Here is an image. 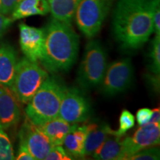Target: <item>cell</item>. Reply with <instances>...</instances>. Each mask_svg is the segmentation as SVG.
Masks as SVG:
<instances>
[{"mask_svg":"<svg viewBox=\"0 0 160 160\" xmlns=\"http://www.w3.org/2000/svg\"><path fill=\"white\" fill-rule=\"evenodd\" d=\"M45 50L40 63L53 74L68 71L77 62L79 37L72 25L52 19L45 27Z\"/></svg>","mask_w":160,"mask_h":160,"instance_id":"cell-2","label":"cell"},{"mask_svg":"<svg viewBox=\"0 0 160 160\" xmlns=\"http://www.w3.org/2000/svg\"><path fill=\"white\" fill-rule=\"evenodd\" d=\"M66 88L67 86L59 76H48L26 104V117L37 126L57 117Z\"/></svg>","mask_w":160,"mask_h":160,"instance_id":"cell-3","label":"cell"},{"mask_svg":"<svg viewBox=\"0 0 160 160\" xmlns=\"http://www.w3.org/2000/svg\"><path fill=\"white\" fill-rule=\"evenodd\" d=\"M19 148H18L17 154L15 156V159L17 160H34L33 157H32L28 148L25 140L21 136L19 135Z\"/></svg>","mask_w":160,"mask_h":160,"instance_id":"cell-25","label":"cell"},{"mask_svg":"<svg viewBox=\"0 0 160 160\" xmlns=\"http://www.w3.org/2000/svg\"><path fill=\"white\" fill-rule=\"evenodd\" d=\"M148 69L152 73L159 74L160 71V36L156 35L151 42L148 53Z\"/></svg>","mask_w":160,"mask_h":160,"instance_id":"cell-20","label":"cell"},{"mask_svg":"<svg viewBox=\"0 0 160 160\" xmlns=\"http://www.w3.org/2000/svg\"><path fill=\"white\" fill-rule=\"evenodd\" d=\"M88 125V133L85 142V156H91L106 138L113 133L105 122H92Z\"/></svg>","mask_w":160,"mask_h":160,"instance_id":"cell-14","label":"cell"},{"mask_svg":"<svg viewBox=\"0 0 160 160\" xmlns=\"http://www.w3.org/2000/svg\"><path fill=\"white\" fill-rule=\"evenodd\" d=\"M152 112H153V110L150 109L148 108H142L138 110L137 114H136L138 125L142 126L148 122L151 117Z\"/></svg>","mask_w":160,"mask_h":160,"instance_id":"cell-27","label":"cell"},{"mask_svg":"<svg viewBox=\"0 0 160 160\" xmlns=\"http://www.w3.org/2000/svg\"><path fill=\"white\" fill-rule=\"evenodd\" d=\"M19 135L25 140L28 151L34 160L45 159L53 147L48 137L27 117L22 125Z\"/></svg>","mask_w":160,"mask_h":160,"instance_id":"cell-11","label":"cell"},{"mask_svg":"<svg viewBox=\"0 0 160 160\" xmlns=\"http://www.w3.org/2000/svg\"><path fill=\"white\" fill-rule=\"evenodd\" d=\"M19 103L11 88L0 84V125L5 130L15 127L19 122Z\"/></svg>","mask_w":160,"mask_h":160,"instance_id":"cell-12","label":"cell"},{"mask_svg":"<svg viewBox=\"0 0 160 160\" xmlns=\"http://www.w3.org/2000/svg\"><path fill=\"white\" fill-rule=\"evenodd\" d=\"M122 137L116 134L113 131L91 156L98 160H122Z\"/></svg>","mask_w":160,"mask_h":160,"instance_id":"cell-17","label":"cell"},{"mask_svg":"<svg viewBox=\"0 0 160 160\" xmlns=\"http://www.w3.org/2000/svg\"><path fill=\"white\" fill-rule=\"evenodd\" d=\"M19 45L25 57L33 62L41 61L45 50V28H38L25 23H20Z\"/></svg>","mask_w":160,"mask_h":160,"instance_id":"cell-10","label":"cell"},{"mask_svg":"<svg viewBox=\"0 0 160 160\" xmlns=\"http://www.w3.org/2000/svg\"><path fill=\"white\" fill-rule=\"evenodd\" d=\"M135 125V117L128 110L122 111L119 119V128L114 131L116 134L119 137H123L129 130Z\"/></svg>","mask_w":160,"mask_h":160,"instance_id":"cell-22","label":"cell"},{"mask_svg":"<svg viewBox=\"0 0 160 160\" xmlns=\"http://www.w3.org/2000/svg\"><path fill=\"white\" fill-rule=\"evenodd\" d=\"M112 3L113 0H79L73 19L85 37L93 39L99 33Z\"/></svg>","mask_w":160,"mask_h":160,"instance_id":"cell-6","label":"cell"},{"mask_svg":"<svg viewBox=\"0 0 160 160\" xmlns=\"http://www.w3.org/2000/svg\"><path fill=\"white\" fill-rule=\"evenodd\" d=\"M13 22V20L11 17H8L7 15L0 13V44H1L2 38L5 34L6 32Z\"/></svg>","mask_w":160,"mask_h":160,"instance_id":"cell-28","label":"cell"},{"mask_svg":"<svg viewBox=\"0 0 160 160\" xmlns=\"http://www.w3.org/2000/svg\"><path fill=\"white\" fill-rule=\"evenodd\" d=\"M73 159L62 145H55L48 153L45 160H71Z\"/></svg>","mask_w":160,"mask_h":160,"instance_id":"cell-24","label":"cell"},{"mask_svg":"<svg viewBox=\"0 0 160 160\" xmlns=\"http://www.w3.org/2000/svg\"><path fill=\"white\" fill-rule=\"evenodd\" d=\"M160 142V123L151 122L140 126L132 137L122 140V160L141 150L159 145Z\"/></svg>","mask_w":160,"mask_h":160,"instance_id":"cell-9","label":"cell"},{"mask_svg":"<svg viewBox=\"0 0 160 160\" xmlns=\"http://www.w3.org/2000/svg\"><path fill=\"white\" fill-rule=\"evenodd\" d=\"M48 76V72L38 62L23 57L18 60L11 90L20 103L27 104Z\"/></svg>","mask_w":160,"mask_h":160,"instance_id":"cell-5","label":"cell"},{"mask_svg":"<svg viewBox=\"0 0 160 160\" xmlns=\"http://www.w3.org/2000/svg\"><path fill=\"white\" fill-rule=\"evenodd\" d=\"M18 62L14 48L8 43L0 44V84L6 87L12 86Z\"/></svg>","mask_w":160,"mask_h":160,"instance_id":"cell-13","label":"cell"},{"mask_svg":"<svg viewBox=\"0 0 160 160\" xmlns=\"http://www.w3.org/2000/svg\"><path fill=\"white\" fill-rule=\"evenodd\" d=\"M153 32L160 36V0H153Z\"/></svg>","mask_w":160,"mask_h":160,"instance_id":"cell-26","label":"cell"},{"mask_svg":"<svg viewBox=\"0 0 160 160\" xmlns=\"http://www.w3.org/2000/svg\"><path fill=\"white\" fill-rule=\"evenodd\" d=\"M108 66V53L102 44L97 39L87 43L77 71V82L84 91L99 86Z\"/></svg>","mask_w":160,"mask_h":160,"instance_id":"cell-4","label":"cell"},{"mask_svg":"<svg viewBox=\"0 0 160 160\" xmlns=\"http://www.w3.org/2000/svg\"><path fill=\"white\" fill-rule=\"evenodd\" d=\"M77 125L78 124H71L57 117L38 127L48 137L53 146H55L62 145L66 135Z\"/></svg>","mask_w":160,"mask_h":160,"instance_id":"cell-16","label":"cell"},{"mask_svg":"<svg viewBox=\"0 0 160 160\" xmlns=\"http://www.w3.org/2000/svg\"><path fill=\"white\" fill-rule=\"evenodd\" d=\"M0 13H2L3 14V10H2V5L1 0H0Z\"/></svg>","mask_w":160,"mask_h":160,"instance_id":"cell-32","label":"cell"},{"mask_svg":"<svg viewBox=\"0 0 160 160\" xmlns=\"http://www.w3.org/2000/svg\"><path fill=\"white\" fill-rule=\"evenodd\" d=\"M91 111V103L84 90L77 87H67L58 117L71 124H79L88 121Z\"/></svg>","mask_w":160,"mask_h":160,"instance_id":"cell-8","label":"cell"},{"mask_svg":"<svg viewBox=\"0 0 160 160\" xmlns=\"http://www.w3.org/2000/svg\"><path fill=\"white\" fill-rule=\"evenodd\" d=\"M134 68L130 58H124L108 65L100 83V91L104 96L114 97L131 87L134 80Z\"/></svg>","mask_w":160,"mask_h":160,"instance_id":"cell-7","label":"cell"},{"mask_svg":"<svg viewBox=\"0 0 160 160\" xmlns=\"http://www.w3.org/2000/svg\"><path fill=\"white\" fill-rule=\"evenodd\" d=\"M15 159L14 151L5 129L0 125V160Z\"/></svg>","mask_w":160,"mask_h":160,"instance_id":"cell-21","label":"cell"},{"mask_svg":"<svg viewBox=\"0 0 160 160\" xmlns=\"http://www.w3.org/2000/svg\"><path fill=\"white\" fill-rule=\"evenodd\" d=\"M153 0H118L113 11L112 30L122 51L141 48L153 33Z\"/></svg>","mask_w":160,"mask_h":160,"instance_id":"cell-1","label":"cell"},{"mask_svg":"<svg viewBox=\"0 0 160 160\" xmlns=\"http://www.w3.org/2000/svg\"><path fill=\"white\" fill-rule=\"evenodd\" d=\"M88 125H83L73 128L66 135L62 145L64 149L73 159L85 157V142L88 133Z\"/></svg>","mask_w":160,"mask_h":160,"instance_id":"cell-15","label":"cell"},{"mask_svg":"<svg viewBox=\"0 0 160 160\" xmlns=\"http://www.w3.org/2000/svg\"><path fill=\"white\" fill-rule=\"evenodd\" d=\"M50 12L47 0H21L11 13L13 22L32 16H45Z\"/></svg>","mask_w":160,"mask_h":160,"instance_id":"cell-18","label":"cell"},{"mask_svg":"<svg viewBox=\"0 0 160 160\" xmlns=\"http://www.w3.org/2000/svg\"><path fill=\"white\" fill-rule=\"evenodd\" d=\"M151 122L160 123V109H159V108H157L153 109L151 117L148 123H151Z\"/></svg>","mask_w":160,"mask_h":160,"instance_id":"cell-31","label":"cell"},{"mask_svg":"<svg viewBox=\"0 0 160 160\" xmlns=\"http://www.w3.org/2000/svg\"><path fill=\"white\" fill-rule=\"evenodd\" d=\"M146 80H147L148 85L151 86L152 90L156 92L159 91V74L155 73H148L146 75Z\"/></svg>","mask_w":160,"mask_h":160,"instance_id":"cell-30","label":"cell"},{"mask_svg":"<svg viewBox=\"0 0 160 160\" xmlns=\"http://www.w3.org/2000/svg\"><path fill=\"white\" fill-rule=\"evenodd\" d=\"M159 148L155 146L141 150L134 154L130 156L126 160H157L160 159Z\"/></svg>","mask_w":160,"mask_h":160,"instance_id":"cell-23","label":"cell"},{"mask_svg":"<svg viewBox=\"0 0 160 160\" xmlns=\"http://www.w3.org/2000/svg\"><path fill=\"white\" fill-rule=\"evenodd\" d=\"M52 18L72 25L79 0H47Z\"/></svg>","mask_w":160,"mask_h":160,"instance_id":"cell-19","label":"cell"},{"mask_svg":"<svg viewBox=\"0 0 160 160\" xmlns=\"http://www.w3.org/2000/svg\"><path fill=\"white\" fill-rule=\"evenodd\" d=\"M21 0H1L3 14L10 15Z\"/></svg>","mask_w":160,"mask_h":160,"instance_id":"cell-29","label":"cell"}]
</instances>
